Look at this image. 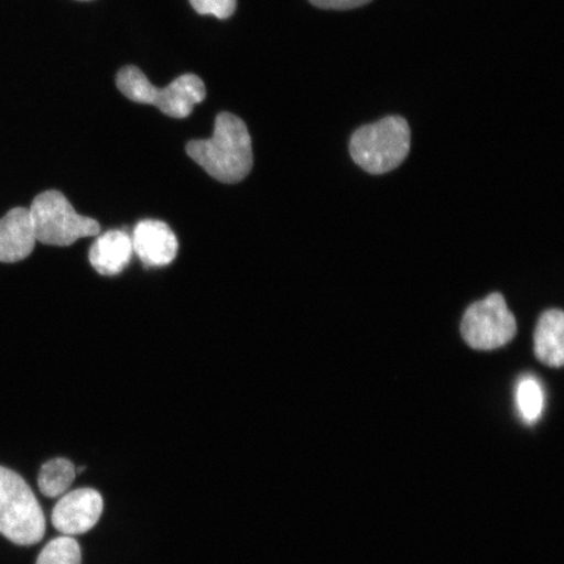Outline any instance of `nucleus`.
I'll return each instance as SVG.
<instances>
[{"label": "nucleus", "instance_id": "obj_13", "mask_svg": "<svg viewBox=\"0 0 564 564\" xmlns=\"http://www.w3.org/2000/svg\"><path fill=\"white\" fill-rule=\"evenodd\" d=\"M517 404L521 419L533 425L544 411V391L539 380L533 377H524L517 388Z\"/></svg>", "mask_w": 564, "mask_h": 564}, {"label": "nucleus", "instance_id": "obj_9", "mask_svg": "<svg viewBox=\"0 0 564 564\" xmlns=\"http://www.w3.org/2000/svg\"><path fill=\"white\" fill-rule=\"evenodd\" d=\"M35 242L30 209L13 208L0 218V262H21L31 256Z\"/></svg>", "mask_w": 564, "mask_h": 564}, {"label": "nucleus", "instance_id": "obj_4", "mask_svg": "<svg viewBox=\"0 0 564 564\" xmlns=\"http://www.w3.org/2000/svg\"><path fill=\"white\" fill-rule=\"evenodd\" d=\"M45 531V514L30 485L17 471L0 467V534L31 546L44 539Z\"/></svg>", "mask_w": 564, "mask_h": 564}, {"label": "nucleus", "instance_id": "obj_14", "mask_svg": "<svg viewBox=\"0 0 564 564\" xmlns=\"http://www.w3.org/2000/svg\"><path fill=\"white\" fill-rule=\"evenodd\" d=\"M35 564H82V549L70 535L48 542Z\"/></svg>", "mask_w": 564, "mask_h": 564}, {"label": "nucleus", "instance_id": "obj_16", "mask_svg": "<svg viewBox=\"0 0 564 564\" xmlns=\"http://www.w3.org/2000/svg\"><path fill=\"white\" fill-rule=\"evenodd\" d=\"M310 3L322 10H352L371 2V0H308Z\"/></svg>", "mask_w": 564, "mask_h": 564}, {"label": "nucleus", "instance_id": "obj_12", "mask_svg": "<svg viewBox=\"0 0 564 564\" xmlns=\"http://www.w3.org/2000/svg\"><path fill=\"white\" fill-rule=\"evenodd\" d=\"M74 464L67 458H54L42 465L39 475V488L47 498L63 496L76 478Z\"/></svg>", "mask_w": 564, "mask_h": 564}, {"label": "nucleus", "instance_id": "obj_5", "mask_svg": "<svg viewBox=\"0 0 564 564\" xmlns=\"http://www.w3.org/2000/svg\"><path fill=\"white\" fill-rule=\"evenodd\" d=\"M35 241L66 247L77 239L100 235V224L77 214L67 197L55 189L35 196L30 208Z\"/></svg>", "mask_w": 564, "mask_h": 564}, {"label": "nucleus", "instance_id": "obj_7", "mask_svg": "<svg viewBox=\"0 0 564 564\" xmlns=\"http://www.w3.org/2000/svg\"><path fill=\"white\" fill-rule=\"evenodd\" d=\"M104 511V499L95 489H77L65 494L55 505L52 521L63 535L83 534L95 528Z\"/></svg>", "mask_w": 564, "mask_h": 564}, {"label": "nucleus", "instance_id": "obj_6", "mask_svg": "<svg viewBox=\"0 0 564 564\" xmlns=\"http://www.w3.org/2000/svg\"><path fill=\"white\" fill-rule=\"evenodd\" d=\"M518 324L502 294L492 293L470 305L462 322V335L470 348L494 350L517 336Z\"/></svg>", "mask_w": 564, "mask_h": 564}, {"label": "nucleus", "instance_id": "obj_1", "mask_svg": "<svg viewBox=\"0 0 564 564\" xmlns=\"http://www.w3.org/2000/svg\"><path fill=\"white\" fill-rule=\"evenodd\" d=\"M186 152L212 178L227 185L242 182L253 165L250 132L242 119L231 112H220L214 135L189 141Z\"/></svg>", "mask_w": 564, "mask_h": 564}, {"label": "nucleus", "instance_id": "obj_15", "mask_svg": "<svg viewBox=\"0 0 564 564\" xmlns=\"http://www.w3.org/2000/svg\"><path fill=\"white\" fill-rule=\"evenodd\" d=\"M199 15H212L220 20L232 17L237 9V0H189Z\"/></svg>", "mask_w": 564, "mask_h": 564}, {"label": "nucleus", "instance_id": "obj_17", "mask_svg": "<svg viewBox=\"0 0 564 564\" xmlns=\"http://www.w3.org/2000/svg\"><path fill=\"white\" fill-rule=\"evenodd\" d=\"M79 2H89V0H79Z\"/></svg>", "mask_w": 564, "mask_h": 564}, {"label": "nucleus", "instance_id": "obj_2", "mask_svg": "<svg viewBox=\"0 0 564 564\" xmlns=\"http://www.w3.org/2000/svg\"><path fill=\"white\" fill-rule=\"evenodd\" d=\"M352 161L370 174H386L401 164L411 151V129L403 117L392 116L364 126L350 139Z\"/></svg>", "mask_w": 564, "mask_h": 564}, {"label": "nucleus", "instance_id": "obj_3", "mask_svg": "<svg viewBox=\"0 0 564 564\" xmlns=\"http://www.w3.org/2000/svg\"><path fill=\"white\" fill-rule=\"evenodd\" d=\"M117 87L129 100L156 106L165 116L187 118L195 105L206 100L207 90L199 76L185 74L176 77L164 89L153 86L143 70L126 66L117 75Z\"/></svg>", "mask_w": 564, "mask_h": 564}, {"label": "nucleus", "instance_id": "obj_11", "mask_svg": "<svg viewBox=\"0 0 564 564\" xmlns=\"http://www.w3.org/2000/svg\"><path fill=\"white\" fill-rule=\"evenodd\" d=\"M535 357L550 368H562L564 362V314L549 310L541 315L534 333Z\"/></svg>", "mask_w": 564, "mask_h": 564}, {"label": "nucleus", "instance_id": "obj_10", "mask_svg": "<svg viewBox=\"0 0 564 564\" xmlns=\"http://www.w3.org/2000/svg\"><path fill=\"white\" fill-rule=\"evenodd\" d=\"M132 256L131 237L123 230H110L91 245L89 262L104 276H116L130 264Z\"/></svg>", "mask_w": 564, "mask_h": 564}, {"label": "nucleus", "instance_id": "obj_8", "mask_svg": "<svg viewBox=\"0 0 564 564\" xmlns=\"http://www.w3.org/2000/svg\"><path fill=\"white\" fill-rule=\"evenodd\" d=\"M132 247L145 267L171 264L178 253V239L167 224L159 220H144L133 230Z\"/></svg>", "mask_w": 564, "mask_h": 564}]
</instances>
